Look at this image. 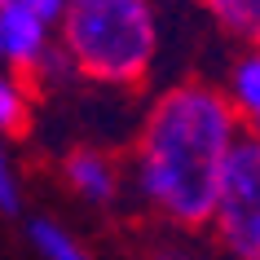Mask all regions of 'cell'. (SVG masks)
I'll list each match as a JSON object with an SVG mask.
<instances>
[{"label":"cell","instance_id":"1","mask_svg":"<svg viewBox=\"0 0 260 260\" xmlns=\"http://www.w3.org/2000/svg\"><path fill=\"white\" fill-rule=\"evenodd\" d=\"M243 123L225 88L207 80H177L146 106L133 141V190L159 220L177 230H207L220 172Z\"/></svg>","mask_w":260,"mask_h":260},{"label":"cell","instance_id":"2","mask_svg":"<svg viewBox=\"0 0 260 260\" xmlns=\"http://www.w3.org/2000/svg\"><path fill=\"white\" fill-rule=\"evenodd\" d=\"M57 44L75 75L102 88H141L159 57V18L150 0H71Z\"/></svg>","mask_w":260,"mask_h":260},{"label":"cell","instance_id":"3","mask_svg":"<svg viewBox=\"0 0 260 260\" xmlns=\"http://www.w3.org/2000/svg\"><path fill=\"white\" fill-rule=\"evenodd\" d=\"M207 234L225 260H260V133L243 128L234 141Z\"/></svg>","mask_w":260,"mask_h":260},{"label":"cell","instance_id":"4","mask_svg":"<svg viewBox=\"0 0 260 260\" xmlns=\"http://www.w3.org/2000/svg\"><path fill=\"white\" fill-rule=\"evenodd\" d=\"M0 40H5V67L27 75V80H62L71 75V57L57 44V22L31 9L27 0L0 5Z\"/></svg>","mask_w":260,"mask_h":260},{"label":"cell","instance_id":"5","mask_svg":"<svg viewBox=\"0 0 260 260\" xmlns=\"http://www.w3.org/2000/svg\"><path fill=\"white\" fill-rule=\"evenodd\" d=\"M62 181L71 185V194H80L93 207H110L123 194V168L115 154L97 150V146H75L62 154Z\"/></svg>","mask_w":260,"mask_h":260},{"label":"cell","instance_id":"6","mask_svg":"<svg viewBox=\"0 0 260 260\" xmlns=\"http://www.w3.org/2000/svg\"><path fill=\"white\" fill-rule=\"evenodd\" d=\"M225 97L247 133H260V44H238L230 71H225Z\"/></svg>","mask_w":260,"mask_h":260},{"label":"cell","instance_id":"7","mask_svg":"<svg viewBox=\"0 0 260 260\" xmlns=\"http://www.w3.org/2000/svg\"><path fill=\"white\" fill-rule=\"evenodd\" d=\"M36 110V80L0 67V137H22Z\"/></svg>","mask_w":260,"mask_h":260},{"label":"cell","instance_id":"8","mask_svg":"<svg viewBox=\"0 0 260 260\" xmlns=\"http://www.w3.org/2000/svg\"><path fill=\"white\" fill-rule=\"evenodd\" d=\"M199 5L234 44H260V0H199Z\"/></svg>","mask_w":260,"mask_h":260},{"label":"cell","instance_id":"9","mask_svg":"<svg viewBox=\"0 0 260 260\" xmlns=\"http://www.w3.org/2000/svg\"><path fill=\"white\" fill-rule=\"evenodd\" d=\"M27 238H31V247H36L44 260H93V256L80 247L75 234L62 230V225L49 220V216H36V220H31V225H27Z\"/></svg>","mask_w":260,"mask_h":260},{"label":"cell","instance_id":"10","mask_svg":"<svg viewBox=\"0 0 260 260\" xmlns=\"http://www.w3.org/2000/svg\"><path fill=\"white\" fill-rule=\"evenodd\" d=\"M0 212H5V216H18V212H22V185H18V172H14V164H9L5 146H0Z\"/></svg>","mask_w":260,"mask_h":260},{"label":"cell","instance_id":"11","mask_svg":"<svg viewBox=\"0 0 260 260\" xmlns=\"http://www.w3.org/2000/svg\"><path fill=\"white\" fill-rule=\"evenodd\" d=\"M27 5H31V9H40L49 22H62V14H67V5H71V0H27Z\"/></svg>","mask_w":260,"mask_h":260},{"label":"cell","instance_id":"12","mask_svg":"<svg viewBox=\"0 0 260 260\" xmlns=\"http://www.w3.org/2000/svg\"><path fill=\"white\" fill-rule=\"evenodd\" d=\"M146 260H199L194 251H181V247H154Z\"/></svg>","mask_w":260,"mask_h":260},{"label":"cell","instance_id":"13","mask_svg":"<svg viewBox=\"0 0 260 260\" xmlns=\"http://www.w3.org/2000/svg\"><path fill=\"white\" fill-rule=\"evenodd\" d=\"M0 67H5V40H0Z\"/></svg>","mask_w":260,"mask_h":260},{"label":"cell","instance_id":"14","mask_svg":"<svg viewBox=\"0 0 260 260\" xmlns=\"http://www.w3.org/2000/svg\"><path fill=\"white\" fill-rule=\"evenodd\" d=\"M0 141H5V137H0Z\"/></svg>","mask_w":260,"mask_h":260}]
</instances>
